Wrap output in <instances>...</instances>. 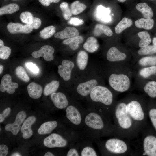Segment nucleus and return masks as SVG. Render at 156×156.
Instances as JSON below:
<instances>
[{"mask_svg":"<svg viewBox=\"0 0 156 156\" xmlns=\"http://www.w3.org/2000/svg\"><path fill=\"white\" fill-rule=\"evenodd\" d=\"M26 67L32 72L35 73H38L39 69L36 65L32 62H28L26 63Z\"/></svg>","mask_w":156,"mask_h":156,"instance_id":"45","label":"nucleus"},{"mask_svg":"<svg viewBox=\"0 0 156 156\" xmlns=\"http://www.w3.org/2000/svg\"><path fill=\"white\" fill-rule=\"evenodd\" d=\"M109 82L110 86L115 90L123 92L129 88L130 81L126 75L113 74L110 76Z\"/></svg>","mask_w":156,"mask_h":156,"instance_id":"4","label":"nucleus"},{"mask_svg":"<svg viewBox=\"0 0 156 156\" xmlns=\"http://www.w3.org/2000/svg\"><path fill=\"white\" fill-rule=\"evenodd\" d=\"M7 29L8 31L12 34H28L31 32L33 28L29 25H23L19 23L10 22L8 24Z\"/></svg>","mask_w":156,"mask_h":156,"instance_id":"13","label":"nucleus"},{"mask_svg":"<svg viewBox=\"0 0 156 156\" xmlns=\"http://www.w3.org/2000/svg\"><path fill=\"white\" fill-rule=\"evenodd\" d=\"M135 24L137 27L143 28L146 30H150L153 26L154 21L151 18H142L136 20Z\"/></svg>","mask_w":156,"mask_h":156,"instance_id":"26","label":"nucleus"},{"mask_svg":"<svg viewBox=\"0 0 156 156\" xmlns=\"http://www.w3.org/2000/svg\"><path fill=\"white\" fill-rule=\"evenodd\" d=\"M152 42L153 45L156 46V37L153 38Z\"/></svg>","mask_w":156,"mask_h":156,"instance_id":"53","label":"nucleus"},{"mask_svg":"<svg viewBox=\"0 0 156 156\" xmlns=\"http://www.w3.org/2000/svg\"><path fill=\"white\" fill-rule=\"evenodd\" d=\"M82 156H97L96 152L92 148L89 147L84 148L81 152Z\"/></svg>","mask_w":156,"mask_h":156,"instance_id":"43","label":"nucleus"},{"mask_svg":"<svg viewBox=\"0 0 156 156\" xmlns=\"http://www.w3.org/2000/svg\"><path fill=\"white\" fill-rule=\"evenodd\" d=\"M118 1L120 2H125L126 0H117Z\"/></svg>","mask_w":156,"mask_h":156,"instance_id":"55","label":"nucleus"},{"mask_svg":"<svg viewBox=\"0 0 156 156\" xmlns=\"http://www.w3.org/2000/svg\"><path fill=\"white\" fill-rule=\"evenodd\" d=\"M66 117L74 124L79 125L81 122V117L78 110L74 106H69L66 109Z\"/></svg>","mask_w":156,"mask_h":156,"instance_id":"17","label":"nucleus"},{"mask_svg":"<svg viewBox=\"0 0 156 156\" xmlns=\"http://www.w3.org/2000/svg\"><path fill=\"white\" fill-rule=\"evenodd\" d=\"M91 99L95 102H100L104 105H111L113 101V95L110 90L106 87L96 86L90 93Z\"/></svg>","mask_w":156,"mask_h":156,"instance_id":"3","label":"nucleus"},{"mask_svg":"<svg viewBox=\"0 0 156 156\" xmlns=\"http://www.w3.org/2000/svg\"><path fill=\"white\" fill-rule=\"evenodd\" d=\"M60 0H38L39 2L44 6H49L52 3H57Z\"/></svg>","mask_w":156,"mask_h":156,"instance_id":"48","label":"nucleus"},{"mask_svg":"<svg viewBox=\"0 0 156 156\" xmlns=\"http://www.w3.org/2000/svg\"><path fill=\"white\" fill-rule=\"evenodd\" d=\"M11 111V109L8 107L5 109L2 114H0V122H3L6 117L9 114Z\"/></svg>","mask_w":156,"mask_h":156,"instance_id":"47","label":"nucleus"},{"mask_svg":"<svg viewBox=\"0 0 156 156\" xmlns=\"http://www.w3.org/2000/svg\"><path fill=\"white\" fill-rule=\"evenodd\" d=\"M138 36L141 40L139 43V46L141 48L146 47L151 43V40L148 32L146 31L140 32L138 33Z\"/></svg>","mask_w":156,"mask_h":156,"instance_id":"29","label":"nucleus"},{"mask_svg":"<svg viewBox=\"0 0 156 156\" xmlns=\"http://www.w3.org/2000/svg\"><path fill=\"white\" fill-rule=\"evenodd\" d=\"M132 24L131 19L126 17L123 18L115 27V32L117 34H120L126 28L131 27Z\"/></svg>","mask_w":156,"mask_h":156,"instance_id":"28","label":"nucleus"},{"mask_svg":"<svg viewBox=\"0 0 156 156\" xmlns=\"http://www.w3.org/2000/svg\"><path fill=\"white\" fill-rule=\"evenodd\" d=\"M26 116L25 112L24 111H21L17 114L15 121L13 123L7 124L5 129L7 131H10L12 134L16 135L21 128V125L23 122Z\"/></svg>","mask_w":156,"mask_h":156,"instance_id":"9","label":"nucleus"},{"mask_svg":"<svg viewBox=\"0 0 156 156\" xmlns=\"http://www.w3.org/2000/svg\"><path fill=\"white\" fill-rule=\"evenodd\" d=\"M27 90L29 96L34 99H38L40 97L42 92L41 86L34 82L28 85Z\"/></svg>","mask_w":156,"mask_h":156,"instance_id":"20","label":"nucleus"},{"mask_svg":"<svg viewBox=\"0 0 156 156\" xmlns=\"http://www.w3.org/2000/svg\"><path fill=\"white\" fill-rule=\"evenodd\" d=\"M8 153V148L6 145L2 144L0 145V156H5Z\"/></svg>","mask_w":156,"mask_h":156,"instance_id":"49","label":"nucleus"},{"mask_svg":"<svg viewBox=\"0 0 156 156\" xmlns=\"http://www.w3.org/2000/svg\"><path fill=\"white\" fill-rule=\"evenodd\" d=\"M88 60V55L85 51L81 50L78 52L76 62L79 69L83 70L85 69L87 64Z\"/></svg>","mask_w":156,"mask_h":156,"instance_id":"25","label":"nucleus"},{"mask_svg":"<svg viewBox=\"0 0 156 156\" xmlns=\"http://www.w3.org/2000/svg\"><path fill=\"white\" fill-rule=\"evenodd\" d=\"M41 21L40 19L37 17H33L32 22L30 25L35 29H38L40 26Z\"/></svg>","mask_w":156,"mask_h":156,"instance_id":"46","label":"nucleus"},{"mask_svg":"<svg viewBox=\"0 0 156 156\" xmlns=\"http://www.w3.org/2000/svg\"><path fill=\"white\" fill-rule=\"evenodd\" d=\"M111 10L109 8L100 5L96 7L94 13V16L96 19L98 21L108 23L112 21V18L109 14Z\"/></svg>","mask_w":156,"mask_h":156,"instance_id":"11","label":"nucleus"},{"mask_svg":"<svg viewBox=\"0 0 156 156\" xmlns=\"http://www.w3.org/2000/svg\"><path fill=\"white\" fill-rule=\"evenodd\" d=\"M11 156H21V154L18 153V152H16L12 154Z\"/></svg>","mask_w":156,"mask_h":156,"instance_id":"52","label":"nucleus"},{"mask_svg":"<svg viewBox=\"0 0 156 156\" xmlns=\"http://www.w3.org/2000/svg\"><path fill=\"white\" fill-rule=\"evenodd\" d=\"M15 74L17 76L25 82L29 81L30 78L23 67L19 66L15 70Z\"/></svg>","mask_w":156,"mask_h":156,"instance_id":"36","label":"nucleus"},{"mask_svg":"<svg viewBox=\"0 0 156 156\" xmlns=\"http://www.w3.org/2000/svg\"><path fill=\"white\" fill-rule=\"evenodd\" d=\"M18 83L12 81L10 75L6 74L2 78L0 86V90L2 92H6L9 94H13L15 91V89L18 88Z\"/></svg>","mask_w":156,"mask_h":156,"instance_id":"8","label":"nucleus"},{"mask_svg":"<svg viewBox=\"0 0 156 156\" xmlns=\"http://www.w3.org/2000/svg\"><path fill=\"white\" fill-rule=\"evenodd\" d=\"M51 97L55 105L59 109L64 108L68 105V101L66 96L62 93H53L51 94Z\"/></svg>","mask_w":156,"mask_h":156,"instance_id":"16","label":"nucleus"},{"mask_svg":"<svg viewBox=\"0 0 156 156\" xmlns=\"http://www.w3.org/2000/svg\"><path fill=\"white\" fill-rule=\"evenodd\" d=\"M139 64L141 66H154L156 65V56L145 57L141 59L139 61Z\"/></svg>","mask_w":156,"mask_h":156,"instance_id":"37","label":"nucleus"},{"mask_svg":"<svg viewBox=\"0 0 156 156\" xmlns=\"http://www.w3.org/2000/svg\"><path fill=\"white\" fill-rule=\"evenodd\" d=\"M13 0V1H15V0Z\"/></svg>","mask_w":156,"mask_h":156,"instance_id":"56","label":"nucleus"},{"mask_svg":"<svg viewBox=\"0 0 156 156\" xmlns=\"http://www.w3.org/2000/svg\"><path fill=\"white\" fill-rule=\"evenodd\" d=\"M140 148L142 155L156 156V137L152 135L143 136Z\"/></svg>","mask_w":156,"mask_h":156,"instance_id":"5","label":"nucleus"},{"mask_svg":"<svg viewBox=\"0 0 156 156\" xmlns=\"http://www.w3.org/2000/svg\"><path fill=\"white\" fill-rule=\"evenodd\" d=\"M57 123L56 121L46 122L42 124L38 130V133L40 135L48 134L57 126Z\"/></svg>","mask_w":156,"mask_h":156,"instance_id":"22","label":"nucleus"},{"mask_svg":"<svg viewBox=\"0 0 156 156\" xmlns=\"http://www.w3.org/2000/svg\"><path fill=\"white\" fill-rule=\"evenodd\" d=\"M107 59L109 61L123 60L126 58V55L120 52L116 47H112L108 50L106 55Z\"/></svg>","mask_w":156,"mask_h":156,"instance_id":"19","label":"nucleus"},{"mask_svg":"<svg viewBox=\"0 0 156 156\" xmlns=\"http://www.w3.org/2000/svg\"><path fill=\"white\" fill-rule=\"evenodd\" d=\"M156 74V66H152L141 69L139 72L140 75L144 78H147L153 74Z\"/></svg>","mask_w":156,"mask_h":156,"instance_id":"38","label":"nucleus"},{"mask_svg":"<svg viewBox=\"0 0 156 156\" xmlns=\"http://www.w3.org/2000/svg\"><path fill=\"white\" fill-rule=\"evenodd\" d=\"M19 8L18 5L16 4H9L0 8V15L13 13L17 11Z\"/></svg>","mask_w":156,"mask_h":156,"instance_id":"32","label":"nucleus"},{"mask_svg":"<svg viewBox=\"0 0 156 156\" xmlns=\"http://www.w3.org/2000/svg\"><path fill=\"white\" fill-rule=\"evenodd\" d=\"M54 51V49L52 46L45 45L42 47L39 50L33 52L31 55L35 58L43 57L45 60L51 61L54 59L53 54Z\"/></svg>","mask_w":156,"mask_h":156,"instance_id":"12","label":"nucleus"},{"mask_svg":"<svg viewBox=\"0 0 156 156\" xmlns=\"http://www.w3.org/2000/svg\"><path fill=\"white\" fill-rule=\"evenodd\" d=\"M67 156H78L79 154L77 151L75 149L71 148L68 151Z\"/></svg>","mask_w":156,"mask_h":156,"instance_id":"50","label":"nucleus"},{"mask_svg":"<svg viewBox=\"0 0 156 156\" xmlns=\"http://www.w3.org/2000/svg\"><path fill=\"white\" fill-rule=\"evenodd\" d=\"M136 9L142 14L145 18H152L153 15L151 8L146 3H142L137 4L136 5Z\"/></svg>","mask_w":156,"mask_h":156,"instance_id":"24","label":"nucleus"},{"mask_svg":"<svg viewBox=\"0 0 156 156\" xmlns=\"http://www.w3.org/2000/svg\"><path fill=\"white\" fill-rule=\"evenodd\" d=\"M117 133L119 138H131L143 129L146 119V110L138 101L127 103L120 102L114 110Z\"/></svg>","mask_w":156,"mask_h":156,"instance_id":"1","label":"nucleus"},{"mask_svg":"<svg viewBox=\"0 0 156 156\" xmlns=\"http://www.w3.org/2000/svg\"><path fill=\"white\" fill-rule=\"evenodd\" d=\"M10 48L4 45H0V58L3 60L7 59L11 53Z\"/></svg>","mask_w":156,"mask_h":156,"instance_id":"41","label":"nucleus"},{"mask_svg":"<svg viewBox=\"0 0 156 156\" xmlns=\"http://www.w3.org/2000/svg\"><path fill=\"white\" fill-rule=\"evenodd\" d=\"M59 86V82L56 80H53L47 84L45 87L43 94L46 96H48L55 92Z\"/></svg>","mask_w":156,"mask_h":156,"instance_id":"30","label":"nucleus"},{"mask_svg":"<svg viewBox=\"0 0 156 156\" xmlns=\"http://www.w3.org/2000/svg\"></svg>","mask_w":156,"mask_h":156,"instance_id":"58","label":"nucleus"},{"mask_svg":"<svg viewBox=\"0 0 156 156\" xmlns=\"http://www.w3.org/2000/svg\"><path fill=\"white\" fill-rule=\"evenodd\" d=\"M60 7L62 11L64 18L66 20L70 19L72 14L68 3L66 2H63L60 4Z\"/></svg>","mask_w":156,"mask_h":156,"instance_id":"35","label":"nucleus"},{"mask_svg":"<svg viewBox=\"0 0 156 156\" xmlns=\"http://www.w3.org/2000/svg\"><path fill=\"white\" fill-rule=\"evenodd\" d=\"M156 53V46L154 45H148L141 48L138 51L140 55H151Z\"/></svg>","mask_w":156,"mask_h":156,"instance_id":"39","label":"nucleus"},{"mask_svg":"<svg viewBox=\"0 0 156 156\" xmlns=\"http://www.w3.org/2000/svg\"><path fill=\"white\" fill-rule=\"evenodd\" d=\"M20 18L23 23L30 25L32 23L33 17L31 13L25 11L21 13Z\"/></svg>","mask_w":156,"mask_h":156,"instance_id":"40","label":"nucleus"},{"mask_svg":"<svg viewBox=\"0 0 156 156\" xmlns=\"http://www.w3.org/2000/svg\"><path fill=\"white\" fill-rule=\"evenodd\" d=\"M85 122L88 127L92 128L101 130L104 127V123L101 116L95 113L88 114L86 117Z\"/></svg>","mask_w":156,"mask_h":156,"instance_id":"7","label":"nucleus"},{"mask_svg":"<svg viewBox=\"0 0 156 156\" xmlns=\"http://www.w3.org/2000/svg\"><path fill=\"white\" fill-rule=\"evenodd\" d=\"M84 49L90 53H93L97 51L99 47L97 40L94 37H88L84 44Z\"/></svg>","mask_w":156,"mask_h":156,"instance_id":"23","label":"nucleus"},{"mask_svg":"<svg viewBox=\"0 0 156 156\" xmlns=\"http://www.w3.org/2000/svg\"><path fill=\"white\" fill-rule=\"evenodd\" d=\"M36 117L33 116L27 118L24 122L21 128L23 137L25 139L30 138L33 134L31 126L35 122Z\"/></svg>","mask_w":156,"mask_h":156,"instance_id":"15","label":"nucleus"},{"mask_svg":"<svg viewBox=\"0 0 156 156\" xmlns=\"http://www.w3.org/2000/svg\"><path fill=\"white\" fill-rule=\"evenodd\" d=\"M5 0V1H6V0Z\"/></svg>","mask_w":156,"mask_h":156,"instance_id":"57","label":"nucleus"},{"mask_svg":"<svg viewBox=\"0 0 156 156\" xmlns=\"http://www.w3.org/2000/svg\"><path fill=\"white\" fill-rule=\"evenodd\" d=\"M74 66L72 61L67 60H63L62 65L58 66V74L64 80L68 81L70 79L72 70Z\"/></svg>","mask_w":156,"mask_h":156,"instance_id":"10","label":"nucleus"},{"mask_svg":"<svg viewBox=\"0 0 156 156\" xmlns=\"http://www.w3.org/2000/svg\"><path fill=\"white\" fill-rule=\"evenodd\" d=\"M93 32L94 35L96 36H99L102 34L109 37L113 34L112 30L109 27L99 24L96 25Z\"/></svg>","mask_w":156,"mask_h":156,"instance_id":"27","label":"nucleus"},{"mask_svg":"<svg viewBox=\"0 0 156 156\" xmlns=\"http://www.w3.org/2000/svg\"><path fill=\"white\" fill-rule=\"evenodd\" d=\"M44 156H53L54 155L51 152H47L45 154Z\"/></svg>","mask_w":156,"mask_h":156,"instance_id":"51","label":"nucleus"},{"mask_svg":"<svg viewBox=\"0 0 156 156\" xmlns=\"http://www.w3.org/2000/svg\"><path fill=\"white\" fill-rule=\"evenodd\" d=\"M98 83L95 79H91L79 84L77 86V91L81 96H86L90 93L92 89L97 86Z\"/></svg>","mask_w":156,"mask_h":156,"instance_id":"14","label":"nucleus"},{"mask_svg":"<svg viewBox=\"0 0 156 156\" xmlns=\"http://www.w3.org/2000/svg\"><path fill=\"white\" fill-rule=\"evenodd\" d=\"M43 143L48 148L62 147L66 145L67 141L60 135L53 133L44 139Z\"/></svg>","mask_w":156,"mask_h":156,"instance_id":"6","label":"nucleus"},{"mask_svg":"<svg viewBox=\"0 0 156 156\" xmlns=\"http://www.w3.org/2000/svg\"><path fill=\"white\" fill-rule=\"evenodd\" d=\"M84 4L80 3L79 1H75L71 4V10L72 14L77 15L83 12L86 8Z\"/></svg>","mask_w":156,"mask_h":156,"instance_id":"31","label":"nucleus"},{"mask_svg":"<svg viewBox=\"0 0 156 156\" xmlns=\"http://www.w3.org/2000/svg\"></svg>","mask_w":156,"mask_h":156,"instance_id":"59","label":"nucleus"},{"mask_svg":"<svg viewBox=\"0 0 156 156\" xmlns=\"http://www.w3.org/2000/svg\"><path fill=\"white\" fill-rule=\"evenodd\" d=\"M148 115L152 124L156 130V109H150L148 111Z\"/></svg>","mask_w":156,"mask_h":156,"instance_id":"42","label":"nucleus"},{"mask_svg":"<svg viewBox=\"0 0 156 156\" xmlns=\"http://www.w3.org/2000/svg\"><path fill=\"white\" fill-rule=\"evenodd\" d=\"M84 40L83 37L81 36H78L67 38L62 42L65 45H68L73 50H75L77 49L79 44L82 43Z\"/></svg>","mask_w":156,"mask_h":156,"instance_id":"21","label":"nucleus"},{"mask_svg":"<svg viewBox=\"0 0 156 156\" xmlns=\"http://www.w3.org/2000/svg\"><path fill=\"white\" fill-rule=\"evenodd\" d=\"M144 90L150 97H156V82L151 81L148 83L144 86Z\"/></svg>","mask_w":156,"mask_h":156,"instance_id":"33","label":"nucleus"},{"mask_svg":"<svg viewBox=\"0 0 156 156\" xmlns=\"http://www.w3.org/2000/svg\"><path fill=\"white\" fill-rule=\"evenodd\" d=\"M55 27L53 26L47 27L40 31V36L43 39H48L55 33Z\"/></svg>","mask_w":156,"mask_h":156,"instance_id":"34","label":"nucleus"},{"mask_svg":"<svg viewBox=\"0 0 156 156\" xmlns=\"http://www.w3.org/2000/svg\"><path fill=\"white\" fill-rule=\"evenodd\" d=\"M3 70V66L2 65H0V74H1L2 73Z\"/></svg>","mask_w":156,"mask_h":156,"instance_id":"54","label":"nucleus"},{"mask_svg":"<svg viewBox=\"0 0 156 156\" xmlns=\"http://www.w3.org/2000/svg\"><path fill=\"white\" fill-rule=\"evenodd\" d=\"M105 146L110 152L119 156L127 155L131 152L129 144L120 138L108 140L105 143Z\"/></svg>","mask_w":156,"mask_h":156,"instance_id":"2","label":"nucleus"},{"mask_svg":"<svg viewBox=\"0 0 156 156\" xmlns=\"http://www.w3.org/2000/svg\"><path fill=\"white\" fill-rule=\"evenodd\" d=\"M79 34V33L76 28L73 27H68L63 30L55 33L54 36L56 38L63 39L76 36Z\"/></svg>","mask_w":156,"mask_h":156,"instance_id":"18","label":"nucleus"},{"mask_svg":"<svg viewBox=\"0 0 156 156\" xmlns=\"http://www.w3.org/2000/svg\"><path fill=\"white\" fill-rule=\"evenodd\" d=\"M84 23L83 20L76 17H72L69 19L68 23L74 26H79Z\"/></svg>","mask_w":156,"mask_h":156,"instance_id":"44","label":"nucleus"}]
</instances>
